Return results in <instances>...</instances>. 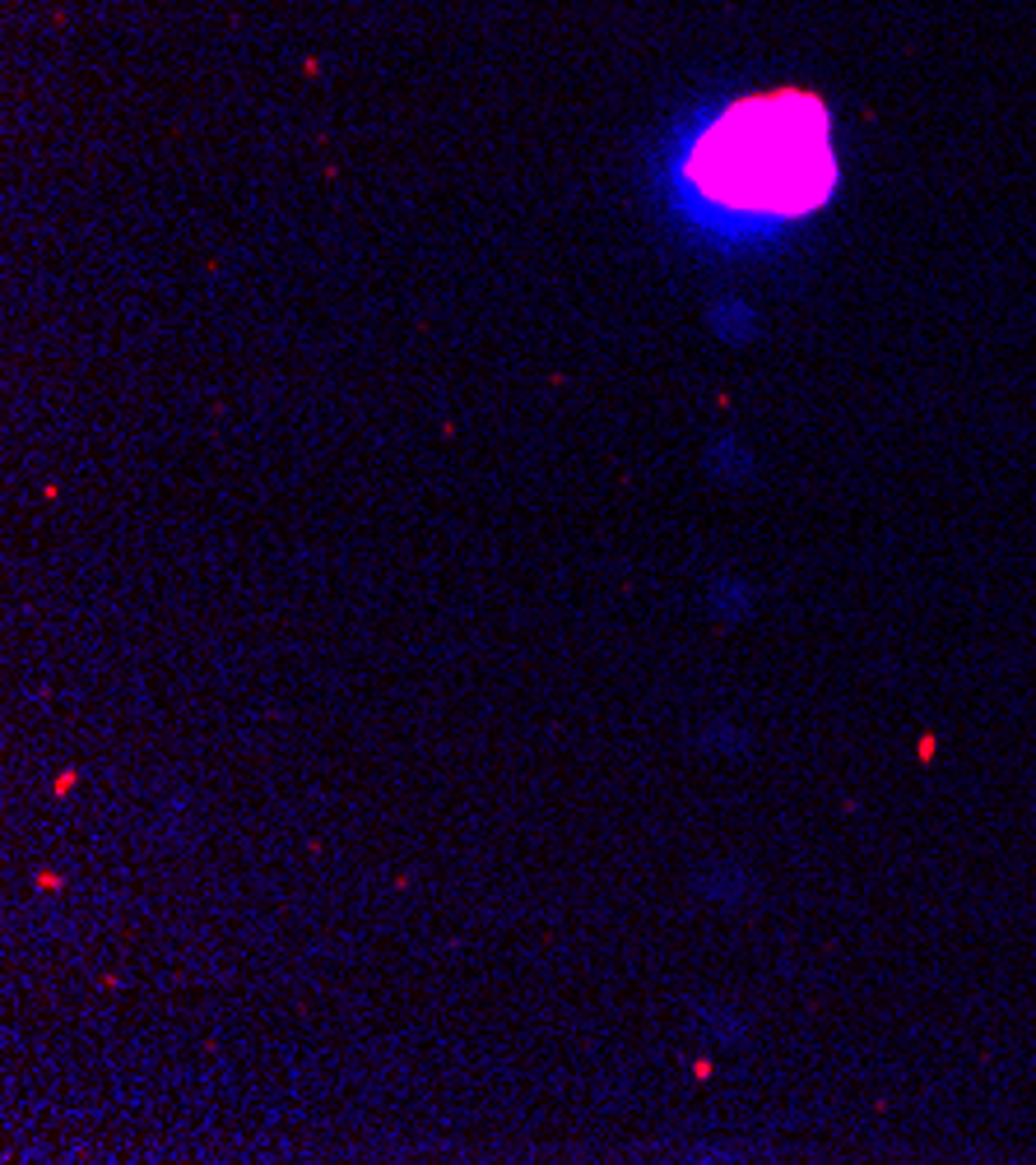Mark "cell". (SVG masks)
Wrapping results in <instances>:
<instances>
[{
    "label": "cell",
    "mask_w": 1036,
    "mask_h": 1165,
    "mask_svg": "<svg viewBox=\"0 0 1036 1165\" xmlns=\"http://www.w3.org/2000/svg\"><path fill=\"white\" fill-rule=\"evenodd\" d=\"M669 205L683 223L735 237L814 214L836 187L832 126L818 98L758 94L707 112L669 163Z\"/></svg>",
    "instance_id": "obj_1"
},
{
    "label": "cell",
    "mask_w": 1036,
    "mask_h": 1165,
    "mask_svg": "<svg viewBox=\"0 0 1036 1165\" xmlns=\"http://www.w3.org/2000/svg\"><path fill=\"white\" fill-rule=\"evenodd\" d=\"M711 330H715V340L721 344H744L753 334V312H749V302H739V298H721L711 306Z\"/></svg>",
    "instance_id": "obj_2"
},
{
    "label": "cell",
    "mask_w": 1036,
    "mask_h": 1165,
    "mask_svg": "<svg viewBox=\"0 0 1036 1165\" xmlns=\"http://www.w3.org/2000/svg\"><path fill=\"white\" fill-rule=\"evenodd\" d=\"M711 608L721 613L725 622H735V618H744V613H749V586H744V580H715L711 586Z\"/></svg>",
    "instance_id": "obj_3"
},
{
    "label": "cell",
    "mask_w": 1036,
    "mask_h": 1165,
    "mask_svg": "<svg viewBox=\"0 0 1036 1165\" xmlns=\"http://www.w3.org/2000/svg\"><path fill=\"white\" fill-rule=\"evenodd\" d=\"M711 469L721 474L725 483H735V479H744V469H749V455H744L739 441H715L711 447Z\"/></svg>",
    "instance_id": "obj_4"
},
{
    "label": "cell",
    "mask_w": 1036,
    "mask_h": 1165,
    "mask_svg": "<svg viewBox=\"0 0 1036 1165\" xmlns=\"http://www.w3.org/2000/svg\"><path fill=\"white\" fill-rule=\"evenodd\" d=\"M703 743L711 748V753H739V729H730V725H715V729H707L703 734Z\"/></svg>",
    "instance_id": "obj_5"
}]
</instances>
